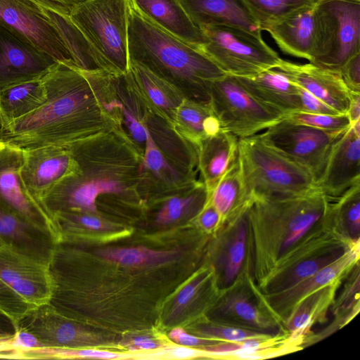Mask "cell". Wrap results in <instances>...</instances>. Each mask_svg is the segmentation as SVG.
I'll return each instance as SVG.
<instances>
[{
	"mask_svg": "<svg viewBox=\"0 0 360 360\" xmlns=\"http://www.w3.org/2000/svg\"><path fill=\"white\" fill-rule=\"evenodd\" d=\"M130 349L134 350H155L161 347V344L147 336H137L127 344Z\"/></svg>",
	"mask_w": 360,
	"mask_h": 360,
	"instance_id": "7dc6e473",
	"label": "cell"
},
{
	"mask_svg": "<svg viewBox=\"0 0 360 360\" xmlns=\"http://www.w3.org/2000/svg\"><path fill=\"white\" fill-rule=\"evenodd\" d=\"M201 30L212 26L236 27L261 34L262 30L243 0H179Z\"/></svg>",
	"mask_w": 360,
	"mask_h": 360,
	"instance_id": "7402d4cb",
	"label": "cell"
},
{
	"mask_svg": "<svg viewBox=\"0 0 360 360\" xmlns=\"http://www.w3.org/2000/svg\"><path fill=\"white\" fill-rule=\"evenodd\" d=\"M157 354L165 355L169 359H193L208 356L207 352L202 349H194L191 347H186L179 345L175 347H169L165 350L158 352Z\"/></svg>",
	"mask_w": 360,
	"mask_h": 360,
	"instance_id": "f6af8a7d",
	"label": "cell"
},
{
	"mask_svg": "<svg viewBox=\"0 0 360 360\" xmlns=\"http://www.w3.org/2000/svg\"><path fill=\"white\" fill-rule=\"evenodd\" d=\"M127 85L147 110L171 127L178 107L186 98L174 85L142 65L129 60L124 74Z\"/></svg>",
	"mask_w": 360,
	"mask_h": 360,
	"instance_id": "ffe728a7",
	"label": "cell"
},
{
	"mask_svg": "<svg viewBox=\"0 0 360 360\" xmlns=\"http://www.w3.org/2000/svg\"><path fill=\"white\" fill-rule=\"evenodd\" d=\"M0 279L30 304H48L53 290L49 264L0 245Z\"/></svg>",
	"mask_w": 360,
	"mask_h": 360,
	"instance_id": "9a60e30c",
	"label": "cell"
},
{
	"mask_svg": "<svg viewBox=\"0 0 360 360\" xmlns=\"http://www.w3.org/2000/svg\"><path fill=\"white\" fill-rule=\"evenodd\" d=\"M330 201L319 188L296 196L251 199L245 269L257 288L284 266L297 246L323 220Z\"/></svg>",
	"mask_w": 360,
	"mask_h": 360,
	"instance_id": "3957f363",
	"label": "cell"
},
{
	"mask_svg": "<svg viewBox=\"0 0 360 360\" xmlns=\"http://www.w3.org/2000/svg\"><path fill=\"white\" fill-rule=\"evenodd\" d=\"M75 4V3H74Z\"/></svg>",
	"mask_w": 360,
	"mask_h": 360,
	"instance_id": "11a10c76",
	"label": "cell"
},
{
	"mask_svg": "<svg viewBox=\"0 0 360 360\" xmlns=\"http://www.w3.org/2000/svg\"><path fill=\"white\" fill-rule=\"evenodd\" d=\"M6 146V145L4 143H3V142L0 141V152H1V150H3Z\"/></svg>",
	"mask_w": 360,
	"mask_h": 360,
	"instance_id": "f907efd6",
	"label": "cell"
},
{
	"mask_svg": "<svg viewBox=\"0 0 360 360\" xmlns=\"http://www.w3.org/2000/svg\"><path fill=\"white\" fill-rule=\"evenodd\" d=\"M46 99V91L41 78L20 83L4 90L0 94V112L4 125L31 113Z\"/></svg>",
	"mask_w": 360,
	"mask_h": 360,
	"instance_id": "4dcf8cb0",
	"label": "cell"
},
{
	"mask_svg": "<svg viewBox=\"0 0 360 360\" xmlns=\"http://www.w3.org/2000/svg\"><path fill=\"white\" fill-rule=\"evenodd\" d=\"M0 239L21 253L49 263L55 237L21 218L0 203Z\"/></svg>",
	"mask_w": 360,
	"mask_h": 360,
	"instance_id": "603a6c76",
	"label": "cell"
},
{
	"mask_svg": "<svg viewBox=\"0 0 360 360\" xmlns=\"http://www.w3.org/2000/svg\"><path fill=\"white\" fill-rule=\"evenodd\" d=\"M360 183V120L351 124L334 143L317 183L330 200Z\"/></svg>",
	"mask_w": 360,
	"mask_h": 360,
	"instance_id": "d6986e66",
	"label": "cell"
},
{
	"mask_svg": "<svg viewBox=\"0 0 360 360\" xmlns=\"http://www.w3.org/2000/svg\"><path fill=\"white\" fill-rule=\"evenodd\" d=\"M75 4L79 2V1H83V0H72Z\"/></svg>",
	"mask_w": 360,
	"mask_h": 360,
	"instance_id": "f5cc1de1",
	"label": "cell"
},
{
	"mask_svg": "<svg viewBox=\"0 0 360 360\" xmlns=\"http://www.w3.org/2000/svg\"><path fill=\"white\" fill-rule=\"evenodd\" d=\"M214 320L270 335H288L283 326L260 304L253 281L244 269L229 288L221 290L214 304Z\"/></svg>",
	"mask_w": 360,
	"mask_h": 360,
	"instance_id": "7c38bea8",
	"label": "cell"
},
{
	"mask_svg": "<svg viewBox=\"0 0 360 360\" xmlns=\"http://www.w3.org/2000/svg\"><path fill=\"white\" fill-rule=\"evenodd\" d=\"M345 131H325L283 118L258 134L267 144L306 169L317 185L334 143Z\"/></svg>",
	"mask_w": 360,
	"mask_h": 360,
	"instance_id": "30bf717a",
	"label": "cell"
},
{
	"mask_svg": "<svg viewBox=\"0 0 360 360\" xmlns=\"http://www.w3.org/2000/svg\"><path fill=\"white\" fill-rule=\"evenodd\" d=\"M238 158L250 199L296 196L319 188L306 169L258 134L238 139Z\"/></svg>",
	"mask_w": 360,
	"mask_h": 360,
	"instance_id": "5b68a950",
	"label": "cell"
},
{
	"mask_svg": "<svg viewBox=\"0 0 360 360\" xmlns=\"http://www.w3.org/2000/svg\"><path fill=\"white\" fill-rule=\"evenodd\" d=\"M104 260L123 266L143 267L155 266L173 262L179 258L180 251L155 250L146 247L105 248L96 252Z\"/></svg>",
	"mask_w": 360,
	"mask_h": 360,
	"instance_id": "d6a6232c",
	"label": "cell"
},
{
	"mask_svg": "<svg viewBox=\"0 0 360 360\" xmlns=\"http://www.w3.org/2000/svg\"><path fill=\"white\" fill-rule=\"evenodd\" d=\"M22 150L7 146L0 152V203L32 224L51 233L56 240L51 217L24 185L20 176Z\"/></svg>",
	"mask_w": 360,
	"mask_h": 360,
	"instance_id": "5bb4252c",
	"label": "cell"
},
{
	"mask_svg": "<svg viewBox=\"0 0 360 360\" xmlns=\"http://www.w3.org/2000/svg\"><path fill=\"white\" fill-rule=\"evenodd\" d=\"M250 200L247 193L237 157L235 162L210 193L208 200L219 213L221 226Z\"/></svg>",
	"mask_w": 360,
	"mask_h": 360,
	"instance_id": "1f68e13d",
	"label": "cell"
},
{
	"mask_svg": "<svg viewBox=\"0 0 360 360\" xmlns=\"http://www.w3.org/2000/svg\"><path fill=\"white\" fill-rule=\"evenodd\" d=\"M70 148L77 172L59 181L39 200L51 217L57 213L96 214L101 197L132 203L144 195L142 158L121 134L103 132Z\"/></svg>",
	"mask_w": 360,
	"mask_h": 360,
	"instance_id": "7a4b0ae2",
	"label": "cell"
},
{
	"mask_svg": "<svg viewBox=\"0 0 360 360\" xmlns=\"http://www.w3.org/2000/svg\"><path fill=\"white\" fill-rule=\"evenodd\" d=\"M169 337L178 345L200 348L223 342L191 335L181 328H175L169 334Z\"/></svg>",
	"mask_w": 360,
	"mask_h": 360,
	"instance_id": "7bdbcfd3",
	"label": "cell"
},
{
	"mask_svg": "<svg viewBox=\"0 0 360 360\" xmlns=\"http://www.w3.org/2000/svg\"><path fill=\"white\" fill-rule=\"evenodd\" d=\"M35 308L0 279V343L13 345L20 321Z\"/></svg>",
	"mask_w": 360,
	"mask_h": 360,
	"instance_id": "836d02e7",
	"label": "cell"
},
{
	"mask_svg": "<svg viewBox=\"0 0 360 360\" xmlns=\"http://www.w3.org/2000/svg\"><path fill=\"white\" fill-rule=\"evenodd\" d=\"M343 287L336 294L330 311L333 315H352L359 311L360 264L357 262L342 281Z\"/></svg>",
	"mask_w": 360,
	"mask_h": 360,
	"instance_id": "74e56055",
	"label": "cell"
},
{
	"mask_svg": "<svg viewBox=\"0 0 360 360\" xmlns=\"http://www.w3.org/2000/svg\"><path fill=\"white\" fill-rule=\"evenodd\" d=\"M264 30L284 53L309 60L314 43L313 5L290 13Z\"/></svg>",
	"mask_w": 360,
	"mask_h": 360,
	"instance_id": "4316f807",
	"label": "cell"
},
{
	"mask_svg": "<svg viewBox=\"0 0 360 360\" xmlns=\"http://www.w3.org/2000/svg\"><path fill=\"white\" fill-rule=\"evenodd\" d=\"M129 0H83L69 16L94 51L101 69L124 75L128 68Z\"/></svg>",
	"mask_w": 360,
	"mask_h": 360,
	"instance_id": "8992f818",
	"label": "cell"
},
{
	"mask_svg": "<svg viewBox=\"0 0 360 360\" xmlns=\"http://www.w3.org/2000/svg\"><path fill=\"white\" fill-rule=\"evenodd\" d=\"M202 30L207 42L201 50L226 74L251 77L277 67L282 60L261 34L225 26Z\"/></svg>",
	"mask_w": 360,
	"mask_h": 360,
	"instance_id": "ba28073f",
	"label": "cell"
},
{
	"mask_svg": "<svg viewBox=\"0 0 360 360\" xmlns=\"http://www.w3.org/2000/svg\"><path fill=\"white\" fill-rule=\"evenodd\" d=\"M22 151L20 176L28 191L39 201L59 181L77 172L70 146H48Z\"/></svg>",
	"mask_w": 360,
	"mask_h": 360,
	"instance_id": "ac0fdd59",
	"label": "cell"
},
{
	"mask_svg": "<svg viewBox=\"0 0 360 360\" xmlns=\"http://www.w3.org/2000/svg\"><path fill=\"white\" fill-rule=\"evenodd\" d=\"M309 63L340 71L360 53V0H316Z\"/></svg>",
	"mask_w": 360,
	"mask_h": 360,
	"instance_id": "52a82bcc",
	"label": "cell"
},
{
	"mask_svg": "<svg viewBox=\"0 0 360 360\" xmlns=\"http://www.w3.org/2000/svg\"><path fill=\"white\" fill-rule=\"evenodd\" d=\"M261 30L316 0H243Z\"/></svg>",
	"mask_w": 360,
	"mask_h": 360,
	"instance_id": "d590c367",
	"label": "cell"
},
{
	"mask_svg": "<svg viewBox=\"0 0 360 360\" xmlns=\"http://www.w3.org/2000/svg\"><path fill=\"white\" fill-rule=\"evenodd\" d=\"M298 87L301 103L300 111L319 114H340L311 94L300 86Z\"/></svg>",
	"mask_w": 360,
	"mask_h": 360,
	"instance_id": "ee69618b",
	"label": "cell"
},
{
	"mask_svg": "<svg viewBox=\"0 0 360 360\" xmlns=\"http://www.w3.org/2000/svg\"><path fill=\"white\" fill-rule=\"evenodd\" d=\"M38 4L56 10L70 11L75 4L72 0H33Z\"/></svg>",
	"mask_w": 360,
	"mask_h": 360,
	"instance_id": "681fc988",
	"label": "cell"
},
{
	"mask_svg": "<svg viewBox=\"0 0 360 360\" xmlns=\"http://www.w3.org/2000/svg\"><path fill=\"white\" fill-rule=\"evenodd\" d=\"M129 60L177 87L186 98L211 104L212 84L226 73L201 49L160 28L129 0Z\"/></svg>",
	"mask_w": 360,
	"mask_h": 360,
	"instance_id": "277c9868",
	"label": "cell"
},
{
	"mask_svg": "<svg viewBox=\"0 0 360 360\" xmlns=\"http://www.w3.org/2000/svg\"><path fill=\"white\" fill-rule=\"evenodd\" d=\"M4 124V119L2 117L1 113L0 112V127H2Z\"/></svg>",
	"mask_w": 360,
	"mask_h": 360,
	"instance_id": "816d5d0a",
	"label": "cell"
},
{
	"mask_svg": "<svg viewBox=\"0 0 360 360\" xmlns=\"http://www.w3.org/2000/svg\"><path fill=\"white\" fill-rule=\"evenodd\" d=\"M4 245V243L2 242V240L0 239V245Z\"/></svg>",
	"mask_w": 360,
	"mask_h": 360,
	"instance_id": "db71d44e",
	"label": "cell"
},
{
	"mask_svg": "<svg viewBox=\"0 0 360 360\" xmlns=\"http://www.w3.org/2000/svg\"><path fill=\"white\" fill-rule=\"evenodd\" d=\"M215 281L217 279L212 267L205 269L198 274L177 294L169 314L170 319L178 317L202 288Z\"/></svg>",
	"mask_w": 360,
	"mask_h": 360,
	"instance_id": "60d3db41",
	"label": "cell"
},
{
	"mask_svg": "<svg viewBox=\"0 0 360 360\" xmlns=\"http://www.w3.org/2000/svg\"><path fill=\"white\" fill-rule=\"evenodd\" d=\"M238 138L221 129L202 139L197 146L198 171L209 194L238 157Z\"/></svg>",
	"mask_w": 360,
	"mask_h": 360,
	"instance_id": "484cf974",
	"label": "cell"
},
{
	"mask_svg": "<svg viewBox=\"0 0 360 360\" xmlns=\"http://www.w3.org/2000/svg\"><path fill=\"white\" fill-rule=\"evenodd\" d=\"M347 115L351 124L360 120V93L349 91V103Z\"/></svg>",
	"mask_w": 360,
	"mask_h": 360,
	"instance_id": "c3c4849f",
	"label": "cell"
},
{
	"mask_svg": "<svg viewBox=\"0 0 360 360\" xmlns=\"http://www.w3.org/2000/svg\"><path fill=\"white\" fill-rule=\"evenodd\" d=\"M199 223L207 232L217 231L221 226L220 214L209 200L199 213Z\"/></svg>",
	"mask_w": 360,
	"mask_h": 360,
	"instance_id": "bcb514c9",
	"label": "cell"
},
{
	"mask_svg": "<svg viewBox=\"0 0 360 360\" xmlns=\"http://www.w3.org/2000/svg\"><path fill=\"white\" fill-rule=\"evenodd\" d=\"M274 68L340 114H347L349 91L340 71L323 68L310 63L295 64L283 59Z\"/></svg>",
	"mask_w": 360,
	"mask_h": 360,
	"instance_id": "44dd1931",
	"label": "cell"
},
{
	"mask_svg": "<svg viewBox=\"0 0 360 360\" xmlns=\"http://www.w3.org/2000/svg\"><path fill=\"white\" fill-rule=\"evenodd\" d=\"M340 72L349 91L360 93V53L352 57Z\"/></svg>",
	"mask_w": 360,
	"mask_h": 360,
	"instance_id": "b9f144b4",
	"label": "cell"
},
{
	"mask_svg": "<svg viewBox=\"0 0 360 360\" xmlns=\"http://www.w3.org/2000/svg\"><path fill=\"white\" fill-rule=\"evenodd\" d=\"M137 10L155 25L201 49L207 42L202 30L193 22L179 0H131Z\"/></svg>",
	"mask_w": 360,
	"mask_h": 360,
	"instance_id": "d4e9b609",
	"label": "cell"
},
{
	"mask_svg": "<svg viewBox=\"0 0 360 360\" xmlns=\"http://www.w3.org/2000/svg\"><path fill=\"white\" fill-rule=\"evenodd\" d=\"M342 281L322 287L304 297L283 322L286 333L293 339L302 340L317 323L327 321V315Z\"/></svg>",
	"mask_w": 360,
	"mask_h": 360,
	"instance_id": "83f0119b",
	"label": "cell"
},
{
	"mask_svg": "<svg viewBox=\"0 0 360 360\" xmlns=\"http://www.w3.org/2000/svg\"><path fill=\"white\" fill-rule=\"evenodd\" d=\"M172 128L197 148L202 139L217 134L221 126L211 104L185 98L176 110Z\"/></svg>",
	"mask_w": 360,
	"mask_h": 360,
	"instance_id": "f546056e",
	"label": "cell"
},
{
	"mask_svg": "<svg viewBox=\"0 0 360 360\" xmlns=\"http://www.w3.org/2000/svg\"><path fill=\"white\" fill-rule=\"evenodd\" d=\"M250 201L216 231L212 269L221 290L233 285L245 269L248 254L247 208Z\"/></svg>",
	"mask_w": 360,
	"mask_h": 360,
	"instance_id": "e0dca14e",
	"label": "cell"
},
{
	"mask_svg": "<svg viewBox=\"0 0 360 360\" xmlns=\"http://www.w3.org/2000/svg\"><path fill=\"white\" fill-rule=\"evenodd\" d=\"M334 200L330 210L335 226L348 239L360 240V183Z\"/></svg>",
	"mask_w": 360,
	"mask_h": 360,
	"instance_id": "e575fe53",
	"label": "cell"
},
{
	"mask_svg": "<svg viewBox=\"0 0 360 360\" xmlns=\"http://www.w3.org/2000/svg\"><path fill=\"white\" fill-rule=\"evenodd\" d=\"M237 78L255 98L283 117L300 111L299 87L280 70L272 68Z\"/></svg>",
	"mask_w": 360,
	"mask_h": 360,
	"instance_id": "cb8c5ba5",
	"label": "cell"
},
{
	"mask_svg": "<svg viewBox=\"0 0 360 360\" xmlns=\"http://www.w3.org/2000/svg\"><path fill=\"white\" fill-rule=\"evenodd\" d=\"M201 337L224 342H243L248 340H269L281 335H270L231 324L213 321L196 327Z\"/></svg>",
	"mask_w": 360,
	"mask_h": 360,
	"instance_id": "8d00e7d4",
	"label": "cell"
},
{
	"mask_svg": "<svg viewBox=\"0 0 360 360\" xmlns=\"http://www.w3.org/2000/svg\"><path fill=\"white\" fill-rule=\"evenodd\" d=\"M45 102L31 113L0 127V141L29 150L70 146L113 131L96 90L84 70L57 62L41 77Z\"/></svg>",
	"mask_w": 360,
	"mask_h": 360,
	"instance_id": "6da1fadb",
	"label": "cell"
},
{
	"mask_svg": "<svg viewBox=\"0 0 360 360\" xmlns=\"http://www.w3.org/2000/svg\"><path fill=\"white\" fill-rule=\"evenodd\" d=\"M359 243L360 240L350 244H338L325 248L278 271L257 288L262 294H271L285 290L333 262L349 248Z\"/></svg>",
	"mask_w": 360,
	"mask_h": 360,
	"instance_id": "f1b7e54d",
	"label": "cell"
},
{
	"mask_svg": "<svg viewBox=\"0 0 360 360\" xmlns=\"http://www.w3.org/2000/svg\"><path fill=\"white\" fill-rule=\"evenodd\" d=\"M22 358L29 359H64V358H91V359H123L124 354L106 350L95 349H50L39 348L22 352Z\"/></svg>",
	"mask_w": 360,
	"mask_h": 360,
	"instance_id": "ab89813d",
	"label": "cell"
},
{
	"mask_svg": "<svg viewBox=\"0 0 360 360\" xmlns=\"http://www.w3.org/2000/svg\"><path fill=\"white\" fill-rule=\"evenodd\" d=\"M359 249L360 243L349 248L338 259L314 275L277 292L262 294L253 283L259 302L283 326V322L304 297L322 287L343 281L352 267L359 262Z\"/></svg>",
	"mask_w": 360,
	"mask_h": 360,
	"instance_id": "4fadbf2b",
	"label": "cell"
},
{
	"mask_svg": "<svg viewBox=\"0 0 360 360\" xmlns=\"http://www.w3.org/2000/svg\"><path fill=\"white\" fill-rule=\"evenodd\" d=\"M56 63L0 23V94L13 85L41 78Z\"/></svg>",
	"mask_w": 360,
	"mask_h": 360,
	"instance_id": "2e32d148",
	"label": "cell"
},
{
	"mask_svg": "<svg viewBox=\"0 0 360 360\" xmlns=\"http://www.w3.org/2000/svg\"><path fill=\"white\" fill-rule=\"evenodd\" d=\"M283 119L298 124L330 131H345L351 125L347 114H319L295 111L283 117Z\"/></svg>",
	"mask_w": 360,
	"mask_h": 360,
	"instance_id": "f35d334b",
	"label": "cell"
},
{
	"mask_svg": "<svg viewBox=\"0 0 360 360\" xmlns=\"http://www.w3.org/2000/svg\"><path fill=\"white\" fill-rule=\"evenodd\" d=\"M210 98L221 128L238 139L255 135L283 118L255 98L233 75L226 74L214 81Z\"/></svg>",
	"mask_w": 360,
	"mask_h": 360,
	"instance_id": "9c48e42d",
	"label": "cell"
},
{
	"mask_svg": "<svg viewBox=\"0 0 360 360\" xmlns=\"http://www.w3.org/2000/svg\"><path fill=\"white\" fill-rule=\"evenodd\" d=\"M49 8L33 0H0V23L56 62L75 64Z\"/></svg>",
	"mask_w": 360,
	"mask_h": 360,
	"instance_id": "8fae6325",
	"label": "cell"
}]
</instances>
